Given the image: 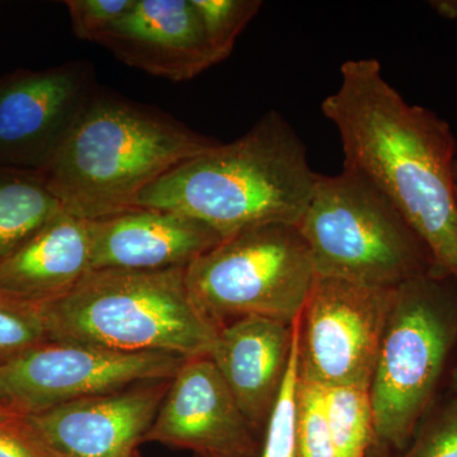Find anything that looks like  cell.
<instances>
[{
    "mask_svg": "<svg viewBox=\"0 0 457 457\" xmlns=\"http://www.w3.org/2000/svg\"><path fill=\"white\" fill-rule=\"evenodd\" d=\"M321 111L339 132L345 168L395 204L438 270L457 281V150L449 123L409 104L374 57L342 64L338 89Z\"/></svg>",
    "mask_w": 457,
    "mask_h": 457,
    "instance_id": "cell-1",
    "label": "cell"
},
{
    "mask_svg": "<svg viewBox=\"0 0 457 457\" xmlns=\"http://www.w3.org/2000/svg\"><path fill=\"white\" fill-rule=\"evenodd\" d=\"M319 174L290 122L272 110L233 143L183 162L141 194L137 207L170 210L224 239L262 225H299Z\"/></svg>",
    "mask_w": 457,
    "mask_h": 457,
    "instance_id": "cell-2",
    "label": "cell"
},
{
    "mask_svg": "<svg viewBox=\"0 0 457 457\" xmlns=\"http://www.w3.org/2000/svg\"><path fill=\"white\" fill-rule=\"evenodd\" d=\"M219 144L163 111L98 88L40 171L66 212L95 221L137 209L153 183Z\"/></svg>",
    "mask_w": 457,
    "mask_h": 457,
    "instance_id": "cell-3",
    "label": "cell"
},
{
    "mask_svg": "<svg viewBox=\"0 0 457 457\" xmlns=\"http://www.w3.org/2000/svg\"><path fill=\"white\" fill-rule=\"evenodd\" d=\"M40 312L50 341L122 353L210 356L219 332L189 295L186 269L90 270Z\"/></svg>",
    "mask_w": 457,
    "mask_h": 457,
    "instance_id": "cell-4",
    "label": "cell"
},
{
    "mask_svg": "<svg viewBox=\"0 0 457 457\" xmlns=\"http://www.w3.org/2000/svg\"><path fill=\"white\" fill-rule=\"evenodd\" d=\"M457 354V281L441 270L395 288L370 384L374 445L404 449Z\"/></svg>",
    "mask_w": 457,
    "mask_h": 457,
    "instance_id": "cell-5",
    "label": "cell"
},
{
    "mask_svg": "<svg viewBox=\"0 0 457 457\" xmlns=\"http://www.w3.org/2000/svg\"><path fill=\"white\" fill-rule=\"evenodd\" d=\"M319 276L395 288L438 270L395 204L360 171L319 174L297 225Z\"/></svg>",
    "mask_w": 457,
    "mask_h": 457,
    "instance_id": "cell-6",
    "label": "cell"
},
{
    "mask_svg": "<svg viewBox=\"0 0 457 457\" xmlns=\"http://www.w3.org/2000/svg\"><path fill=\"white\" fill-rule=\"evenodd\" d=\"M317 278L296 225L270 224L227 237L186 269L189 295L220 329L246 317L293 324Z\"/></svg>",
    "mask_w": 457,
    "mask_h": 457,
    "instance_id": "cell-7",
    "label": "cell"
},
{
    "mask_svg": "<svg viewBox=\"0 0 457 457\" xmlns=\"http://www.w3.org/2000/svg\"><path fill=\"white\" fill-rule=\"evenodd\" d=\"M395 288L317 275L300 315V378L370 389Z\"/></svg>",
    "mask_w": 457,
    "mask_h": 457,
    "instance_id": "cell-8",
    "label": "cell"
},
{
    "mask_svg": "<svg viewBox=\"0 0 457 457\" xmlns=\"http://www.w3.org/2000/svg\"><path fill=\"white\" fill-rule=\"evenodd\" d=\"M185 360L47 341L0 365V407L33 416L141 381L173 378Z\"/></svg>",
    "mask_w": 457,
    "mask_h": 457,
    "instance_id": "cell-9",
    "label": "cell"
},
{
    "mask_svg": "<svg viewBox=\"0 0 457 457\" xmlns=\"http://www.w3.org/2000/svg\"><path fill=\"white\" fill-rule=\"evenodd\" d=\"M99 87L84 60L0 77V164L41 170L86 112Z\"/></svg>",
    "mask_w": 457,
    "mask_h": 457,
    "instance_id": "cell-10",
    "label": "cell"
},
{
    "mask_svg": "<svg viewBox=\"0 0 457 457\" xmlns=\"http://www.w3.org/2000/svg\"><path fill=\"white\" fill-rule=\"evenodd\" d=\"M209 356L186 359L144 442L200 457H260L261 445Z\"/></svg>",
    "mask_w": 457,
    "mask_h": 457,
    "instance_id": "cell-11",
    "label": "cell"
},
{
    "mask_svg": "<svg viewBox=\"0 0 457 457\" xmlns=\"http://www.w3.org/2000/svg\"><path fill=\"white\" fill-rule=\"evenodd\" d=\"M171 378L141 381L26 417L65 457H135Z\"/></svg>",
    "mask_w": 457,
    "mask_h": 457,
    "instance_id": "cell-12",
    "label": "cell"
},
{
    "mask_svg": "<svg viewBox=\"0 0 457 457\" xmlns=\"http://www.w3.org/2000/svg\"><path fill=\"white\" fill-rule=\"evenodd\" d=\"M96 44L123 64L171 82L215 65L192 0H135Z\"/></svg>",
    "mask_w": 457,
    "mask_h": 457,
    "instance_id": "cell-13",
    "label": "cell"
},
{
    "mask_svg": "<svg viewBox=\"0 0 457 457\" xmlns=\"http://www.w3.org/2000/svg\"><path fill=\"white\" fill-rule=\"evenodd\" d=\"M222 240L183 213L137 207L90 221V270L187 269Z\"/></svg>",
    "mask_w": 457,
    "mask_h": 457,
    "instance_id": "cell-14",
    "label": "cell"
},
{
    "mask_svg": "<svg viewBox=\"0 0 457 457\" xmlns=\"http://www.w3.org/2000/svg\"><path fill=\"white\" fill-rule=\"evenodd\" d=\"M294 345V323L246 317L221 327L210 359L257 435L284 384Z\"/></svg>",
    "mask_w": 457,
    "mask_h": 457,
    "instance_id": "cell-15",
    "label": "cell"
},
{
    "mask_svg": "<svg viewBox=\"0 0 457 457\" xmlns=\"http://www.w3.org/2000/svg\"><path fill=\"white\" fill-rule=\"evenodd\" d=\"M90 270V221L62 212L0 261V293L41 308Z\"/></svg>",
    "mask_w": 457,
    "mask_h": 457,
    "instance_id": "cell-16",
    "label": "cell"
},
{
    "mask_svg": "<svg viewBox=\"0 0 457 457\" xmlns=\"http://www.w3.org/2000/svg\"><path fill=\"white\" fill-rule=\"evenodd\" d=\"M62 212L40 170L0 164V261Z\"/></svg>",
    "mask_w": 457,
    "mask_h": 457,
    "instance_id": "cell-17",
    "label": "cell"
},
{
    "mask_svg": "<svg viewBox=\"0 0 457 457\" xmlns=\"http://www.w3.org/2000/svg\"><path fill=\"white\" fill-rule=\"evenodd\" d=\"M326 405L335 457L368 456L375 438L369 387L326 389Z\"/></svg>",
    "mask_w": 457,
    "mask_h": 457,
    "instance_id": "cell-18",
    "label": "cell"
},
{
    "mask_svg": "<svg viewBox=\"0 0 457 457\" xmlns=\"http://www.w3.org/2000/svg\"><path fill=\"white\" fill-rule=\"evenodd\" d=\"M192 3L215 65L230 55L237 38L263 4L261 0H192Z\"/></svg>",
    "mask_w": 457,
    "mask_h": 457,
    "instance_id": "cell-19",
    "label": "cell"
},
{
    "mask_svg": "<svg viewBox=\"0 0 457 457\" xmlns=\"http://www.w3.org/2000/svg\"><path fill=\"white\" fill-rule=\"evenodd\" d=\"M300 315L294 321V345L290 363L278 402L264 429V441L260 457H296L297 385H299Z\"/></svg>",
    "mask_w": 457,
    "mask_h": 457,
    "instance_id": "cell-20",
    "label": "cell"
},
{
    "mask_svg": "<svg viewBox=\"0 0 457 457\" xmlns=\"http://www.w3.org/2000/svg\"><path fill=\"white\" fill-rule=\"evenodd\" d=\"M390 457H457V395L442 394L407 446Z\"/></svg>",
    "mask_w": 457,
    "mask_h": 457,
    "instance_id": "cell-21",
    "label": "cell"
},
{
    "mask_svg": "<svg viewBox=\"0 0 457 457\" xmlns=\"http://www.w3.org/2000/svg\"><path fill=\"white\" fill-rule=\"evenodd\" d=\"M296 457H335L328 426L326 389L299 378L297 385Z\"/></svg>",
    "mask_w": 457,
    "mask_h": 457,
    "instance_id": "cell-22",
    "label": "cell"
},
{
    "mask_svg": "<svg viewBox=\"0 0 457 457\" xmlns=\"http://www.w3.org/2000/svg\"><path fill=\"white\" fill-rule=\"evenodd\" d=\"M47 341L40 308L0 293V365Z\"/></svg>",
    "mask_w": 457,
    "mask_h": 457,
    "instance_id": "cell-23",
    "label": "cell"
},
{
    "mask_svg": "<svg viewBox=\"0 0 457 457\" xmlns=\"http://www.w3.org/2000/svg\"><path fill=\"white\" fill-rule=\"evenodd\" d=\"M0 457H65L22 414L0 409Z\"/></svg>",
    "mask_w": 457,
    "mask_h": 457,
    "instance_id": "cell-24",
    "label": "cell"
},
{
    "mask_svg": "<svg viewBox=\"0 0 457 457\" xmlns=\"http://www.w3.org/2000/svg\"><path fill=\"white\" fill-rule=\"evenodd\" d=\"M64 4L75 37L96 42L134 7L135 0H68Z\"/></svg>",
    "mask_w": 457,
    "mask_h": 457,
    "instance_id": "cell-25",
    "label": "cell"
},
{
    "mask_svg": "<svg viewBox=\"0 0 457 457\" xmlns=\"http://www.w3.org/2000/svg\"><path fill=\"white\" fill-rule=\"evenodd\" d=\"M432 7L447 18H457V0H441V2H432Z\"/></svg>",
    "mask_w": 457,
    "mask_h": 457,
    "instance_id": "cell-26",
    "label": "cell"
},
{
    "mask_svg": "<svg viewBox=\"0 0 457 457\" xmlns=\"http://www.w3.org/2000/svg\"><path fill=\"white\" fill-rule=\"evenodd\" d=\"M447 390L457 395V354L453 369H451L449 381H447Z\"/></svg>",
    "mask_w": 457,
    "mask_h": 457,
    "instance_id": "cell-27",
    "label": "cell"
},
{
    "mask_svg": "<svg viewBox=\"0 0 457 457\" xmlns=\"http://www.w3.org/2000/svg\"><path fill=\"white\" fill-rule=\"evenodd\" d=\"M453 176H455V179L457 182V154L455 156V162H453Z\"/></svg>",
    "mask_w": 457,
    "mask_h": 457,
    "instance_id": "cell-28",
    "label": "cell"
},
{
    "mask_svg": "<svg viewBox=\"0 0 457 457\" xmlns=\"http://www.w3.org/2000/svg\"><path fill=\"white\" fill-rule=\"evenodd\" d=\"M135 457H140L139 453H137V455H135Z\"/></svg>",
    "mask_w": 457,
    "mask_h": 457,
    "instance_id": "cell-29",
    "label": "cell"
},
{
    "mask_svg": "<svg viewBox=\"0 0 457 457\" xmlns=\"http://www.w3.org/2000/svg\"><path fill=\"white\" fill-rule=\"evenodd\" d=\"M0 409H4V408L0 407Z\"/></svg>",
    "mask_w": 457,
    "mask_h": 457,
    "instance_id": "cell-30",
    "label": "cell"
}]
</instances>
